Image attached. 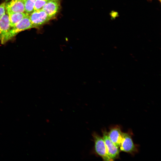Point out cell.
<instances>
[{
  "instance_id": "6da1fadb",
  "label": "cell",
  "mask_w": 161,
  "mask_h": 161,
  "mask_svg": "<svg viewBox=\"0 0 161 161\" xmlns=\"http://www.w3.org/2000/svg\"><path fill=\"white\" fill-rule=\"evenodd\" d=\"M29 15L24 17L14 26L11 28L5 35L1 43L4 44L16 36L19 32L32 28Z\"/></svg>"
},
{
  "instance_id": "7a4b0ae2",
  "label": "cell",
  "mask_w": 161,
  "mask_h": 161,
  "mask_svg": "<svg viewBox=\"0 0 161 161\" xmlns=\"http://www.w3.org/2000/svg\"><path fill=\"white\" fill-rule=\"evenodd\" d=\"M32 28H38L51 20L47 13L42 8L33 12L29 16Z\"/></svg>"
},
{
  "instance_id": "3957f363",
  "label": "cell",
  "mask_w": 161,
  "mask_h": 161,
  "mask_svg": "<svg viewBox=\"0 0 161 161\" xmlns=\"http://www.w3.org/2000/svg\"><path fill=\"white\" fill-rule=\"evenodd\" d=\"M94 143V150L96 153L100 157L105 161H112L108 155L104 140L95 132L92 134Z\"/></svg>"
},
{
  "instance_id": "277c9868",
  "label": "cell",
  "mask_w": 161,
  "mask_h": 161,
  "mask_svg": "<svg viewBox=\"0 0 161 161\" xmlns=\"http://www.w3.org/2000/svg\"><path fill=\"white\" fill-rule=\"evenodd\" d=\"M103 138L104 140L108 155L112 161L118 159L119 157L120 150L109 139L108 132L105 130L102 131Z\"/></svg>"
},
{
  "instance_id": "5b68a950",
  "label": "cell",
  "mask_w": 161,
  "mask_h": 161,
  "mask_svg": "<svg viewBox=\"0 0 161 161\" xmlns=\"http://www.w3.org/2000/svg\"><path fill=\"white\" fill-rule=\"evenodd\" d=\"M61 0H51L42 8L51 20L56 18L61 8Z\"/></svg>"
},
{
  "instance_id": "8992f818",
  "label": "cell",
  "mask_w": 161,
  "mask_h": 161,
  "mask_svg": "<svg viewBox=\"0 0 161 161\" xmlns=\"http://www.w3.org/2000/svg\"><path fill=\"white\" fill-rule=\"evenodd\" d=\"M121 151L131 154L137 151L130 135L127 133H123L122 140L119 147Z\"/></svg>"
},
{
  "instance_id": "52a82bcc",
  "label": "cell",
  "mask_w": 161,
  "mask_h": 161,
  "mask_svg": "<svg viewBox=\"0 0 161 161\" xmlns=\"http://www.w3.org/2000/svg\"><path fill=\"white\" fill-rule=\"evenodd\" d=\"M7 12L25 13L24 0H11L5 3Z\"/></svg>"
},
{
  "instance_id": "ba28073f",
  "label": "cell",
  "mask_w": 161,
  "mask_h": 161,
  "mask_svg": "<svg viewBox=\"0 0 161 161\" xmlns=\"http://www.w3.org/2000/svg\"><path fill=\"white\" fill-rule=\"evenodd\" d=\"M123 132L120 127L115 126L111 128L108 135L111 140L117 147H119L123 138Z\"/></svg>"
},
{
  "instance_id": "9c48e42d",
  "label": "cell",
  "mask_w": 161,
  "mask_h": 161,
  "mask_svg": "<svg viewBox=\"0 0 161 161\" xmlns=\"http://www.w3.org/2000/svg\"><path fill=\"white\" fill-rule=\"evenodd\" d=\"M10 28L8 15L5 13L0 19V40L1 43Z\"/></svg>"
},
{
  "instance_id": "30bf717a",
  "label": "cell",
  "mask_w": 161,
  "mask_h": 161,
  "mask_svg": "<svg viewBox=\"0 0 161 161\" xmlns=\"http://www.w3.org/2000/svg\"><path fill=\"white\" fill-rule=\"evenodd\" d=\"M7 13L9 17L11 28L13 27L23 18L28 15L25 13L8 12Z\"/></svg>"
},
{
  "instance_id": "8fae6325",
  "label": "cell",
  "mask_w": 161,
  "mask_h": 161,
  "mask_svg": "<svg viewBox=\"0 0 161 161\" xmlns=\"http://www.w3.org/2000/svg\"><path fill=\"white\" fill-rule=\"evenodd\" d=\"M35 0H24L25 13L28 15L31 14L34 11Z\"/></svg>"
},
{
  "instance_id": "7c38bea8",
  "label": "cell",
  "mask_w": 161,
  "mask_h": 161,
  "mask_svg": "<svg viewBox=\"0 0 161 161\" xmlns=\"http://www.w3.org/2000/svg\"><path fill=\"white\" fill-rule=\"evenodd\" d=\"M51 0H35L34 7V11L41 9L48 2Z\"/></svg>"
},
{
  "instance_id": "4fadbf2b",
  "label": "cell",
  "mask_w": 161,
  "mask_h": 161,
  "mask_svg": "<svg viewBox=\"0 0 161 161\" xmlns=\"http://www.w3.org/2000/svg\"><path fill=\"white\" fill-rule=\"evenodd\" d=\"M5 3L4 2L0 4V19L5 14Z\"/></svg>"
},
{
  "instance_id": "5bb4252c",
  "label": "cell",
  "mask_w": 161,
  "mask_h": 161,
  "mask_svg": "<svg viewBox=\"0 0 161 161\" xmlns=\"http://www.w3.org/2000/svg\"><path fill=\"white\" fill-rule=\"evenodd\" d=\"M160 1V0H159Z\"/></svg>"
}]
</instances>
